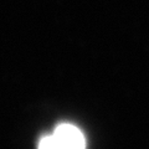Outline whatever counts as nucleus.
Returning a JSON list of instances; mask_svg holds the SVG:
<instances>
[{
  "label": "nucleus",
  "instance_id": "nucleus-1",
  "mask_svg": "<svg viewBox=\"0 0 149 149\" xmlns=\"http://www.w3.org/2000/svg\"><path fill=\"white\" fill-rule=\"evenodd\" d=\"M37 149H86V139L76 125L62 123L40 139Z\"/></svg>",
  "mask_w": 149,
  "mask_h": 149
}]
</instances>
